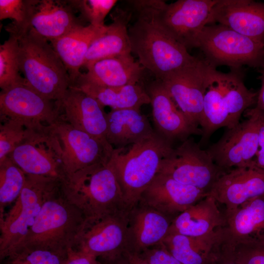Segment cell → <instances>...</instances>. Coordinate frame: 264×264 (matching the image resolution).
Returning <instances> with one entry per match:
<instances>
[{"instance_id": "cell-1", "label": "cell", "mask_w": 264, "mask_h": 264, "mask_svg": "<svg viewBox=\"0 0 264 264\" xmlns=\"http://www.w3.org/2000/svg\"><path fill=\"white\" fill-rule=\"evenodd\" d=\"M136 14L128 28L132 53L155 79L164 80L197 64L200 58L173 38L157 21L152 0H128Z\"/></svg>"}, {"instance_id": "cell-2", "label": "cell", "mask_w": 264, "mask_h": 264, "mask_svg": "<svg viewBox=\"0 0 264 264\" xmlns=\"http://www.w3.org/2000/svg\"><path fill=\"white\" fill-rule=\"evenodd\" d=\"M5 29L17 39L20 70L27 84L48 99L61 100L71 83L65 65L52 46L31 26L22 28L10 23Z\"/></svg>"}, {"instance_id": "cell-3", "label": "cell", "mask_w": 264, "mask_h": 264, "mask_svg": "<svg viewBox=\"0 0 264 264\" xmlns=\"http://www.w3.org/2000/svg\"><path fill=\"white\" fill-rule=\"evenodd\" d=\"M61 188L65 198L81 212L89 224L129 210L117 176L108 163L67 175L61 181Z\"/></svg>"}, {"instance_id": "cell-4", "label": "cell", "mask_w": 264, "mask_h": 264, "mask_svg": "<svg viewBox=\"0 0 264 264\" xmlns=\"http://www.w3.org/2000/svg\"><path fill=\"white\" fill-rule=\"evenodd\" d=\"M174 148L155 131L152 135L125 148L114 149L108 161L114 171L129 210L139 203L141 196L158 170L162 160Z\"/></svg>"}, {"instance_id": "cell-5", "label": "cell", "mask_w": 264, "mask_h": 264, "mask_svg": "<svg viewBox=\"0 0 264 264\" xmlns=\"http://www.w3.org/2000/svg\"><path fill=\"white\" fill-rule=\"evenodd\" d=\"M257 94L245 86L240 69L223 73L212 67L204 95L201 141L219 129L237 126L242 114L256 103Z\"/></svg>"}, {"instance_id": "cell-6", "label": "cell", "mask_w": 264, "mask_h": 264, "mask_svg": "<svg viewBox=\"0 0 264 264\" xmlns=\"http://www.w3.org/2000/svg\"><path fill=\"white\" fill-rule=\"evenodd\" d=\"M87 223L81 212L64 197L60 183L43 204L27 236L16 250L31 248L67 252L76 247Z\"/></svg>"}, {"instance_id": "cell-7", "label": "cell", "mask_w": 264, "mask_h": 264, "mask_svg": "<svg viewBox=\"0 0 264 264\" xmlns=\"http://www.w3.org/2000/svg\"><path fill=\"white\" fill-rule=\"evenodd\" d=\"M61 181L26 174L25 185L7 212L0 216V260L15 251L22 244L44 202L59 188Z\"/></svg>"}, {"instance_id": "cell-8", "label": "cell", "mask_w": 264, "mask_h": 264, "mask_svg": "<svg viewBox=\"0 0 264 264\" xmlns=\"http://www.w3.org/2000/svg\"><path fill=\"white\" fill-rule=\"evenodd\" d=\"M198 48L203 59L216 68L247 66L264 69V44L222 24L207 25L199 37Z\"/></svg>"}, {"instance_id": "cell-9", "label": "cell", "mask_w": 264, "mask_h": 264, "mask_svg": "<svg viewBox=\"0 0 264 264\" xmlns=\"http://www.w3.org/2000/svg\"><path fill=\"white\" fill-rule=\"evenodd\" d=\"M27 129L26 137L8 156L26 174L62 181L67 175L56 135L49 125Z\"/></svg>"}, {"instance_id": "cell-10", "label": "cell", "mask_w": 264, "mask_h": 264, "mask_svg": "<svg viewBox=\"0 0 264 264\" xmlns=\"http://www.w3.org/2000/svg\"><path fill=\"white\" fill-rule=\"evenodd\" d=\"M218 0H178L167 4L152 0L161 26L187 50L198 47V39Z\"/></svg>"}, {"instance_id": "cell-11", "label": "cell", "mask_w": 264, "mask_h": 264, "mask_svg": "<svg viewBox=\"0 0 264 264\" xmlns=\"http://www.w3.org/2000/svg\"><path fill=\"white\" fill-rule=\"evenodd\" d=\"M224 171L192 138H188L161 163L158 173L209 193Z\"/></svg>"}, {"instance_id": "cell-12", "label": "cell", "mask_w": 264, "mask_h": 264, "mask_svg": "<svg viewBox=\"0 0 264 264\" xmlns=\"http://www.w3.org/2000/svg\"><path fill=\"white\" fill-rule=\"evenodd\" d=\"M247 119L227 131L207 150L215 163L223 171L254 165L258 146L259 119L255 107L244 112Z\"/></svg>"}, {"instance_id": "cell-13", "label": "cell", "mask_w": 264, "mask_h": 264, "mask_svg": "<svg viewBox=\"0 0 264 264\" xmlns=\"http://www.w3.org/2000/svg\"><path fill=\"white\" fill-rule=\"evenodd\" d=\"M0 115L22 123L26 128L50 125L59 119L56 101L43 96L27 83L2 89Z\"/></svg>"}, {"instance_id": "cell-14", "label": "cell", "mask_w": 264, "mask_h": 264, "mask_svg": "<svg viewBox=\"0 0 264 264\" xmlns=\"http://www.w3.org/2000/svg\"><path fill=\"white\" fill-rule=\"evenodd\" d=\"M213 67L200 58L195 65L161 80L178 109L198 128L202 118L208 78Z\"/></svg>"}, {"instance_id": "cell-15", "label": "cell", "mask_w": 264, "mask_h": 264, "mask_svg": "<svg viewBox=\"0 0 264 264\" xmlns=\"http://www.w3.org/2000/svg\"><path fill=\"white\" fill-rule=\"evenodd\" d=\"M129 212L121 211L87 223L74 248L105 261L118 258L127 250Z\"/></svg>"}, {"instance_id": "cell-16", "label": "cell", "mask_w": 264, "mask_h": 264, "mask_svg": "<svg viewBox=\"0 0 264 264\" xmlns=\"http://www.w3.org/2000/svg\"><path fill=\"white\" fill-rule=\"evenodd\" d=\"M60 142L67 175L96 164H106L114 149L59 119L49 125Z\"/></svg>"}, {"instance_id": "cell-17", "label": "cell", "mask_w": 264, "mask_h": 264, "mask_svg": "<svg viewBox=\"0 0 264 264\" xmlns=\"http://www.w3.org/2000/svg\"><path fill=\"white\" fill-rule=\"evenodd\" d=\"M209 195L223 204L225 212L264 196V171L254 165L224 171L213 184Z\"/></svg>"}, {"instance_id": "cell-18", "label": "cell", "mask_w": 264, "mask_h": 264, "mask_svg": "<svg viewBox=\"0 0 264 264\" xmlns=\"http://www.w3.org/2000/svg\"><path fill=\"white\" fill-rule=\"evenodd\" d=\"M56 102L59 119L114 149L106 138V112L94 98L77 88L70 87L63 98Z\"/></svg>"}, {"instance_id": "cell-19", "label": "cell", "mask_w": 264, "mask_h": 264, "mask_svg": "<svg viewBox=\"0 0 264 264\" xmlns=\"http://www.w3.org/2000/svg\"><path fill=\"white\" fill-rule=\"evenodd\" d=\"M152 106L155 131L172 143L182 142L193 134H202L201 128L192 124L178 109L161 81L155 79L145 87Z\"/></svg>"}, {"instance_id": "cell-20", "label": "cell", "mask_w": 264, "mask_h": 264, "mask_svg": "<svg viewBox=\"0 0 264 264\" xmlns=\"http://www.w3.org/2000/svg\"><path fill=\"white\" fill-rule=\"evenodd\" d=\"M208 194L158 173L142 193L139 202L165 215L180 214Z\"/></svg>"}, {"instance_id": "cell-21", "label": "cell", "mask_w": 264, "mask_h": 264, "mask_svg": "<svg viewBox=\"0 0 264 264\" xmlns=\"http://www.w3.org/2000/svg\"><path fill=\"white\" fill-rule=\"evenodd\" d=\"M218 22L264 44V3L251 0H218L208 24Z\"/></svg>"}, {"instance_id": "cell-22", "label": "cell", "mask_w": 264, "mask_h": 264, "mask_svg": "<svg viewBox=\"0 0 264 264\" xmlns=\"http://www.w3.org/2000/svg\"><path fill=\"white\" fill-rule=\"evenodd\" d=\"M221 244H264V196L225 212Z\"/></svg>"}, {"instance_id": "cell-23", "label": "cell", "mask_w": 264, "mask_h": 264, "mask_svg": "<svg viewBox=\"0 0 264 264\" xmlns=\"http://www.w3.org/2000/svg\"><path fill=\"white\" fill-rule=\"evenodd\" d=\"M74 85L84 84L119 87L142 83L145 69L131 54L100 59L86 65Z\"/></svg>"}, {"instance_id": "cell-24", "label": "cell", "mask_w": 264, "mask_h": 264, "mask_svg": "<svg viewBox=\"0 0 264 264\" xmlns=\"http://www.w3.org/2000/svg\"><path fill=\"white\" fill-rule=\"evenodd\" d=\"M170 224L165 215L142 205L130 210L126 250L140 254L161 243Z\"/></svg>"}, {"instance_id": "cell-25", "label": "cell", "mask_w": 264, "mask_h": 264, "mask_svg": "<svg viewBox=\"0 0 264 264\" xmlns=\"http://www.w3.org/2000/svg\"><path fill=\"white\" fill-rule=\"evenodd\" d=\"M108 25H80L63 37L51 42L68 73L72 87L81 73L88 51L92 43L106 31Z\"/></svg>"}, {"instance_id": "cell-26", "label": "cell", "mask_w": 264, "mask_h": 264, "mask_svg": "<svg viewBox=\"0 0 264 264\" xmlns=\"http://www.w3.org/2000/svg\"><path fill=\"white\" fill-rule=\"evenodd\" d=\"M217 203L208 194L179 214L170 224L168 233L196 237L215 232L225 223L224 215L220 212Z\"/></svg>"}, {"instance_id": "cell-27", "label": "cell", "mask_w": 264, "mask_h": 264, "mask_svg": "<svg viewBox=\"0 0 264 264\" xmlns=\"http://www.w3.org/2000/svg\"><path fill=\"white\" fill-rule=\"evenodd\" d=\"M67 0H38L31 26L48 41L52 42L83 25Z\"/></svg>"}, {"instance_id": "cell-28", "label": "cell", "mask_w": 264, "mask_h": 264, "mask_svg": "<svg viewBox=\"0 0 264 264\" xmlns=\"http://www.w3.org/2000/svg\"><path fill=\"white\" fill-rule=\"evenodd\" d=\"M106 116L107 140L114 149L125 148L155 132L140 110H111Z\"/></svg>"}, {"instance_id": "cell-29", "label": "cell", "mask_w": 264, "mask_h": 264, "mask_svg": "<svg viewBox=\"0 0 264 264\" xmlns=\"http://www.w3.org/2000/svg\"><path fill=\"white\" fill-rule=\"evenodd\" d=\"M221 228L211 234L196 237L168 233L161 242L183 264H209L221 243Z\"/></svg>"}, {"instance_id": "cell-30", "label": "cell", "mask_w": 264, "mask_h": 264, "mask_svg": "<svg viewBox=\"0 0 264 264\" xmlns=\"http://www.w3.org/2000/svg\"><path fill=\"white\" fill-rule=\"evenodd\" d=\"M117 10L111 15L112 22L91 44L83 66L100 59L131 54L128 25L132 13L129 10Z\"/></svg>"}, {"instance_id": "cell-31", "label": "cell", "mask_w": 264, "mask_h": 264, "mask_svg": "<svg viewBox=\"0 0 264 264\" xmlns=\"http://www.w3.org/2000/svg\"><path fill=\"white\" fill-rule=\"evenodd\" d=\"M77 88L94 98L104 108L112 110L137 109L150 104V99L143 83L119 87H101L84 84Z\"/></svg>"}, {"instance_id": "cell-32", "label": "cell", "mask_w": 264, "mask_h": 264, "mask_svg": "<svg viewBox=\"0 0 264 264\" xmlns=\"http://www.w3.org/2000/svg\"><path fill=\"white\" fill-rule=\"evenodd\" d=\"M25 181L26 174L8 156L0 161V216L18 198Z\"/></svg>"}, {"instance_id": "cell-33", "label": "cell", "mask_w": 264, "mask_h": 264, "mask_svg": "<svg viewBox=\"0 0 264 264\" xmlns=\"http://www.w3.org/2000/svg\"><path fill=\"white\" fill-rule=\"evenodd\" d=\"M9 38L0 45V87L4 89L18 85L26 83L21 77L17 54L18 40L9 34Z\"/></svg>"}, {"instance_id": "cell-34", "label": "cell", "mask_w": 264, "mask_h": 264, "mask_svg": "<svg viewBox=\"0 0 264 264\" xmlns=\"http://www.w3.org/2000/svg\"><path fill=\"white\" fill-rule=\"evenodd\" d=\"M66 256L67 252L42 248H22L1 262H3V264H65Z\"/></svg>"}, {"instance_id": "cell-35", "label": "cell", "mask_w": 264, "mask_h": 264, "mask_svg": "<svg viewBox=\"0 0 264 264\" xmlns=\"http://www.w3.org/2000/svg\"><path fill=\"white\" fill-rule=\"evenodd\" d=\"M38 0H0V20L10 19L19 27L31 26Z\"/></svg>"}, {"instance_id": "cell-36", "label": "cell", "mask_w": 264, "mask_h": 264, "mask_svg": "<svg viewBox=\"0 0 264 264\" xmlns=\"http://www.w3.org/2000/svg\"><path fill=\"white\" fill-rule=\"evenodd\" d=\"M68 3L77 11L81 17L95 26L102 27L105 19L117 2L116 0H71Z\"/></svg>"}, {"instance_id": "cell-37", "label": "cell", "mask_w": 264, "mask_h": 264, "mask_svg": "<svg viewBox=\"0 0 264 264\" xmlns=\"http://www.w3.org/2000/svg\"><path fill=\"white\" fill-rule=\"evenodd\" d=\"M0 161L8 156L26 137L27 129L22 123L0 118Z\"/></svg>"}, {"instance_id": "cell-38", "label": "cell", "mask_w": 264, "mask_h": 264, "mask_svg": "<svg viewBox=\"0 0 264 264\" xmlns=\"http://www.w3.org/2000/svg\"><path fill=\"white\" fill-rule=\"evenodd\" d=\"M220 249L239 264H264V244H221Z\"/></svg>"}, {"instance_id": "cell-39", "label": "cell", "mask_w": 264, "mask_h": 264, "mask_svg": "<svg viewBox=\"0 0 264 264\" xmlns=\"http://www.w3.org/2000/svg\"><path fill=\"white\" fill-rule=\"evenodd\" d=\"M139 254L149 264H183L169 252L162 242Z\"/></svg>"}, {"instance_id": "cell-40", "label": "cell", "mask_w": 264, "mask_h": 264, "mask_svg": "<svg viewBox=\"0 0 264 264\" xmlns=\"http://www.w3.org/2000/svg\"><path fill=\"white\" fill-rule=\"evenodd\" d=\"M256 109L259 119L258 146L254 164L264 171V111Z\"/></svg>"}, {"instance_id": "cell-41", "label": "cell", "mask_w": 264, "mask_h": 264, "mask_svg": "<svg viewBox=\"0 0 264 264\" xmlns=\"http://www.w3.org/2000/svg\"><path fill=\"white\" fill-rule=\"evenodd\" d=\"M65 264H101L94 256L72 248L67 250Z\"/></svg>"}, {"instance_id": "cell-42", "label": "cell", "mask_w": 264, "mask_h": 264, "mask_svg": "<svg viewBox=\"0 0 264 264\" xmlns=\"http://www.w3.org/2000/svg\"><path fill=\"white\" fill-rule=\"evenodd\" d=\"M209 264H239L219 248Z\"/></svg>"}, {"instance_id": "cell-43", "label": "cell", "mask_w": 264, "mask_h": 264, "mask_svg": "<svg viewBox=\"0 0 264 264\" xmlns=\"http://www.w3.org/2000/svg\"><path fill=\"white\" fill-rule=\"evenodd\" d=\"M125 258L130 264H149L139 254L129 250L124 252Z\"/></svg>"}, {"instance_id": "cell-44", "label": "cell", "mask_w": 264, "mask_h": 264, "mask_svg": "<svg viewBox=\"0 0 264 264\" xmlns=\"http://www.w3.org/2000/svg\"><path fill=\"white\" fill-rule=\"evenodd\" d=\"M256 104V108L264 111V71L262 76L261 87L258 92Z\"/></svg>"}, {"instance_id": "cell-45", "label": "cell", "mask_w": 264, "mask_h": 264, "mask_svg": "<svg viewBox=\"0 0 264 264\" xmlns=\"http://www.w3.org/2000/svg\"><path fill=\"white\" fill-rule=\"evenodd\" d=\"M118 258L113 260L105 261V262L104 264H130L125 258L124 261H119Z\"/></svg>"}]
</instances>
